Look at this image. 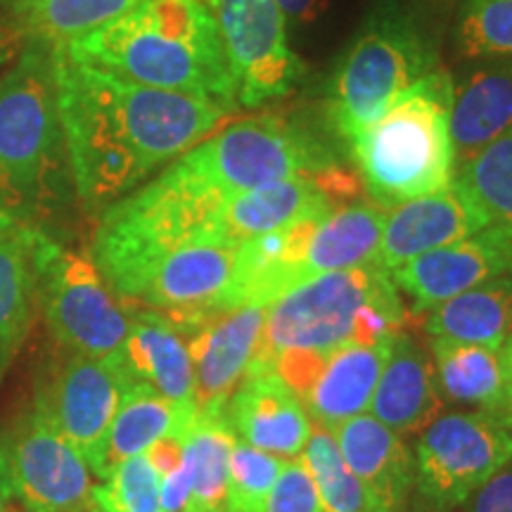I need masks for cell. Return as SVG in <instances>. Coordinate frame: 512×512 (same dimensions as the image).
I'll return each instance as SVG.
<instances>
[{"mask_svg": "<svg viewBox=\"0 0 512 512\" xmlns=\"http://www.w3.org/2000/svg\"><path fill=\"white\" fill-rule=\"evenodd\" d=\"M53 50L67 162L88 207L133 190L230 114L214 100L138 86Z\"/></svg>", "mask_w": 512, "mask_h": 512, "instance_id": "1", "label": "cell"}, {"mask_svg": "<svg viewBox=\"0 0 512 512\" xmlns=\"http://www.w3.org/2000/svg\"><path fill=\"white\" fill-rule=\"evenodd\" d=\"M117 79L214 100L238 110V86L204 0H140L136 8L60 46Z\"/></svg>", "mask_w": 512, "mask_h": 512, "instance_id": "2", "label": "cell"}, {"mask_svg": "<svg viewBox=\"0 0 512 512\" xmlns=\"http://www.w3.org/2000/svg\"><path fill=\"white\" fill-rule=\"evenodd\" d=\"M403 320L399 290L380 264L313 275L266 306L252 368H271L273 358L287 349L330 351L389 342Z\"/></svg>", "mask_w": 512, "mask_h": 512, "instance_id": "3", "label": "cell"}, {"mask_svg": "<svg viewBox=\"0 0 512 512\" xmlns=\"http://www.w3.org/2000/svg\"><path fill=\"white\" fill-rule=\"evenodd\" d=\"M453 86L456 81L444 69L427 74L349 140L351 159L375 204L392 209L453 181Z\"/></svg>", "mask_w": 512, "mask_h": 512, "instance_id": "4", "label": "cell"}, {"mask_svg": "<svg viewBox=\"0 0 512 512\" xmlns=\"http://www.w3.org/2000/svg\"><path fill=\"white\" fill-rule=\"evenodd\" d=\"M64 150L55 50L29 43L0 81V211L31 219L53 204L62 192Z\"/></svg>", "mask_w": 512, "mask_h": 512, "instance_id": "5", "label": "cell"}, {"mask_svg": "<svg viewBox=\"0 0 512 512\" xmlns=\"http://www.w3.org/2000/svg\"><path fill=\"white\" fill-rule=\"evenodd\" d=\"M437 69V48L418 19L399 5L382 3L370 12L332 76V126L351 140Z\"/></svg>", "mask_w": 512, "mask_h": 512, "instance_id": "6", "label": "cell"}, {"mask_svg": "<svg viewBox=\"0 0 512 512\" xmlns=\"http://www.w3.org/2000/svg\"><path fill=\"white\" fill-rule=\"evenodd\" d=\"M176 164L223 197L337 166L306 128L278 114L242 119L190 147Z\"/></svg>", "mask_w": 512, "mask_h": 512, "instance_id": "7", "label": "cell"}, {"mask_svg": "<svg viewBox=\"0 0 512 512\" xmlns=\"http://www.w3.org/2000/svg\"><path fill=\"white\" fill-rule=\"evenodd\" d=\"M415 484L439 508L463 505L512 460V427L486 413H451L420 432Z\"/></svg>", "mask_w": 512, "mask_h": 512, "instance_id": "8", "label": "cell"}, {"mask_svg": "<svg viewBox=\"0 0 512 512\" xmlns=\"http://www.w3.org/2000/svg\"><path fill=\"white\" fill-rule=\"evenodd\" d=\"M0 494L24 512H76L93 498L91 467L34 408L0 434Z\"/></svg>", "mask_w": 512, "mask_h": 512, "instance_id": "9", "label": "cell"}, {"mask_svg": "<svg viewBox=\"0 0 512 512\" xmlns=\"http://www.w3.org/2000/svg\"><path fill=\"white\" fill-rule=\"evenodd\" d=\"M41 306L50 335L62 349L107 361L124 349L131 309L121 306L91 256L60 249L43 278Z\"/></svg>", "mask_w": 512, "mask_h": 512, "instance_id": "10", "label": "cell"}, {"mask_svg": "<svg viewBox=\"0 0 512 512\" xmlns=\"http://www.w3.org/2000/svg\"><path fill=\"white\" fill-rule=\"evenodd\" d=\"M219 29L240 107L283 100L304 79L287 43V19L273 0H204Z\"/></svg>", "mask_w": 512, "mask_h": 512, "instance_id": "11", "label": "cell"}, {"mask_svg": "<svg viewBox=\"0 0 512 512\" xmlns=\"http://www.w3.org/2000/svg\"><path fill=\"white\" fill-rule=\"evenodd\" d=\"M131 384L119 363L72 354L36 394V411L105 479L107 434Z\"/></svg>", "mask_w": 512, "mask_h": 512, "instance_id": "12", "label": "cell"}, {"mask_svg": "<svg viewBox=\"0 0 512 512\" xmlns=\"http://www.w3.org/2000/svg\"><path fill=\"white\" fill-rule=\"evenodd\" d=\"M394 339L373 347L347 344L330 351L287 349L271 368L302 401L311 425L335 430L354 415L368 411Z\"/></svg>", "mask_w": 512, "mask_h": 512, "instance_id": "13", "label": "cell"}, {"mask_svg": "<svg viewBox=\"0 0 512 512\" xmlns=\"http://www.w3.org/2000/svg\"><path fill=\"white\" fill-rule=\"evenodd\" d=\"M505 273H512V235L505 226H489L470 238L415 256L389 275L396 290L411 297L415 311H432Z\"/></svg>", "mask_w": 512, "mask_h": 512, "instance_id": "14", "label": "cell"}, {"mask_svg": "<svg viewBox=\"0 0 512 512\" xmlns=\"http://www.w3.org/2000/svg\"><path fill=\"white\" fill-rule=\"evenodd\" d=\"M491 221L458 181L387 209L377 264L389 273L415 256L465 240Z\"/></svg>", "mask_w": 512, "mask_h": 512, "instance_id": "15", "label": "cell"}, {"mask_svg": "<svg viewBox=\"0 0 512 512\" xmlns=\"http://www.w3.org/2000/svg\"><path fill=\"white\" fill-rule=\"evenodd\" d=\"M60 249L43 230L0 211V377L27 337Z\"/></svg>", "mask_w": 512, "mask_h": 512, "instance_id": "16", "label": "cell"}, {"mask_svg": "<svg viewBox=\"0 0 512 512\" xmlns=\"http://www.w3.org/2000/svg\"><path fill=\"white\" fill-rule=\"evenodd\" d=\"M266 306H238L216 313L190 332L197 413L228 411V403L252 368Z\"/></svg>", "mask_w": 512, "mask_h": 512, "instance_id": "17", "label": "cell"}, {"mask_svg": "<svg viewBox=\"0 0 512 512\" xmlns=\"http://www.w3.org/2000/svg\"><path fill=\"white\" fill-rule=\"evenodd\" d=\"M228 418L245 444L283 460L302 456L313 430L302 401L273 368H249L228 403Z\"/></svg>", "mask_w": 512, "mask_h": 512, "instance_id": "18", "label": "cell"}, {"mask_svg": "<svg viewBox=\"0 0 512 512\" xmlns=\"http://www.w3.org/2000/svg\"><path fill=\"white\" fill-rule=\"evenodd\" d=\"M131 382H145L164 399L195 408V375L183 332L152 309L131 311V328L114 358Z\"/></svg>", "mask_w": 512, "mask_h": 512, "instance_id": "19", "label": "cell"}, {"mask_svg": "<svg viewBox=\"0 0 512 512\" xmlns=\"http://www.w3.org/2000/svg\"><path fill=\"white\" fill-rule=\"evenodd\" d=\"M441 399L434 363L411 337L396 335L368 411L396 434H420L439 418Z\"/></svg>", "mask_w": 512, "mask_h": 512, "instance_id": "20", "label": "cell"}, {"mask_svg": "<svg viewBox=\"0 0 512 512\" xmlns=\"http://www.w3.org/2000/svg\"><path fill=\"white\" fill-rule=\"evenodd\" d=\"M512 128V60H489L453 86L451 143L456 171Z\"/></svg>", "mask_w": 512, "mask_h": 512, "instance_id": "21", "label": "cell"}, {"mask_svg": "<svg viewBox=\"0 0 512 512\" xmlns=\"http://www.w3.org/2000/svg\"><path fill=\"white\" fill-rule=\"evenodd\" d=\"M330 432L335 434L342 458L368 486L382 510L399 512L415 482V460L401 434L384 427L370 413L354 415Z\"/></svg>", "mask_w": 512, "mask_h": 512, "instance_id": "22", "label": "cell"}, {"mask_svg": "<svg viewBox=\"0 0 512 512\" xmlns=\"http://www.w3.org/2000/svg\"><path fill=\"white\" fill-rule=\"evenodd\" d=\"M332 209L337 204L313 176L285 178L228 197L221 214V235L230 245L240 247L256 235L285 228L306 216L330 214Z\"/></svg>", "mask_w": 512, "mask_h": 512, "instance_id": "23", "label": "cell"}, {"mask_svg": "<svg viewBox=\"0 0 512 512\" xmlns=\"http://www.w3.org/2000/svg\"><path fill=\"white\" fill-rule=\"evenodd\" d=\"M432 351L437 384L448 401L475 408L477 413H486L512 427L503 349L432 339Z\"/></svg>", "mask_w": 512, "mask_h": 512, "instance_id": "24", "label": "cell"}, {"mask_svg": "<svg viewBox=\"0 0 512 512\" xmlns=\"http://www.w3.org/2000/svg\"><path fill=\"white\" fill-rule=\"evenodd\" d=\"M425 330L439 342L503 349L512 337V273L434 306Z\"/></svg>", "mask_w": 512, "mask_h": 512, "instance_id": "25", "label": "cell"}, {"mask_svg": "<svg viewBox=\"0 0 512 512\" xmlns=\"http://www.w3.org/2000/svg\"><path fill=\"white\" fill-rule=\"evenodd\" d=\"M387 209L356 202L332 209L318 223L302 261V280L313 275L377 264Z\"/></svg>", "mask_w": 512, "mask_h": 512, "instance_id": "26", "label": "cell"}, {"mask_svg": "<svg viewBox=\"0 0 512 512\" xmlns=\"http://www.w3.org/2000/svg\"><path fill=\"white\" fill-rule=\"evenodd\" d=\"M195 415V408H183L164 399L150 384L131 382L121 396L119 411L107 434L105 475L112 465L145 453L159 439L183 437Z\"/></svg>", "mask_w": 512, "mask_h": 512, "instance_id": "27", "label": "cell"}, {"mask_svg": "<svg viewBox=\"0 0 512 512\" xmlns=\"http://www.w3.org/2000/svg\"><path fill=\"white\" fill-rule=\"evenodd\" d=\"M235 430L228 411H204L183 434L190 467V498L185 512H228V465L235 448Z\"/></svg>", "mask_w": 512, "mask_h": 512, "instance_id": "28", "label": "cell"}, {"mask_svg": "<svg viewBox=\"0 0 512 512\" xmlns=\"http://www.w3.org/2000/svg\"><path fill=\"white\" fill-rule=\"evenodd\" d=\"M140 0H29L10 8L15 29L31 43L67 46L136 8Z\"/></svg>", "mask_w": 512, "mask_h": 512, "instance_id": "29", "label": "cell"}, {"mask_svg": "<svg viewBox=\"0 0 512 512\" xmlns=\"http://www.w3.org/2000/svg\"><path fill=\"white\" fill-rule=\"evenodd\" d=\"M302 460L318 486L323 512H384L370 489L339 453L335 434L313 425Z\"/></svg>", "mask_w": 512, "mask_h": 512, "instance_id": "30", "label": "cell"}, {"mask_svg": "<svg viewBox=\"0 0 512 512\" xmlns=\"http://www.w3.org/2000/svg\"><path fill=\"white\" fill-rule=\"evenodd\" d=\"M470 192L491 226H512V128L453 176Z\"/></svg>", "mask_w": 512, "mask_h": 512, "instance_id": "31", "label": "cell"}, {"mask_svg": "<svg viewBox=\"0 0 512 512\" xmlns=\"http://www.w3.org/2000/svg\"><path fill=\"white\" fill-rule=\"evenodd\" d=\"M453 41L465 60H512V0H463Z\"/></svg>", "mask_w": 512, "mask_h": 512, "instance_id": "32", "label": "cell"}, {"mask_svg": "<svg viewBox=\"0 0 512 512\" xmlns=\"http://www.w3.org/2000/svg\"><path fill=\"white\" fill-rule=\"evenodd\" d=\"M93 498L105 512H164L162 477L145 453L112 465Z\"/></svg>", "mask_w": 512, "mask_h": 512, "instance_id": "33", "label": "cell"}, {"mask_svg": "<svg viewBox=\"0 0 512 512\" xmlns=\"http://www.w3.org/2000/svg\"><path fill=\"white\" fill-rule=\"evenodd\" d=\"M287 460L235 441L228 465V512H256L278 482Z\"/></svg>", "mask_w": 512, "mask_h": 512, "instance_id": "34", "label": "cell"}, {"mask_svg": "<svg viewBox=\"0 0 512 512\" xmlns=\"http://www.w3.org/2000/svg\"><path fill=\"white\" fill-rule=\"evenodd\" d=\"M256 512H323L318 486L302 456L287 460L278 482Z\"/></svg>", "mask_w": 512, "mask_h": 512, "instance_id": "35", "label": "cell"}, {"mask_svg": "<svg viewBox=\"0 0 512 512\" xmlns=\"http://www.w3.org/2000/svg\"><path fill=\"white\" fill-rule=\"evenodd\" d=\"M463 505L465 512H512V460Z\"/></svg>", "mask_w": 512, "mask_h": 512, "instance_id": "36", "label": "cell"}, {"mask_svg": "<svg viewBox=\"0 0 512 512\" xmlns=\"http://www.w3.org/2000/svg\"><path fill=\"white\" fill-rule=\"evenodd\" d=\"M145 456L150 458V463L155 465V470L159 472V477L171 475V472L178 470L185 460V451H183V437H164L152 444L145 451Z\"/></svg>", "mask_w": 512, "mask_h": 512, "instance_id": "37", "label": "cell"}, {"mask_svg": "<svg viewBox=\"0 0 512 512\" xmlns=\"http://www.w3.org/2000/svg\"><path fill=\"white\" fill-rule=\"evenodd\" d=\"M285 19H292L297 24L316 22L320 12L325 10L328 0H273Z\"/></svg>", "mask_w": 512, "mask_h": 512, "instance_id": "38", "label": "cell"}, {"mask_svg": "<svg viewBox=\"0 0 512 512\" xmlns=\"http://www.w3.org/2000/svg\"><path fill=\"white\" fill-rule=\"evenodd\" d=\"M503 361H505V373H508V394H510V420H512V337L503 347Z\"/></svg>", "mask_w": 512, "mask_h": 512, "instance_id": "39", "label": "cell"}, {"mask_svg": "<svg viewBox=\"0 0 512 512\" xmlns=\"http://www.w3.org/2000/svg\"><path fill=\"white\" fill-rule=\"evenodd\" d=\"M76 512H105V510H102V508H100V505H98V503H95V498H91V501H88L86 505H83V508H81V510H76Z\"/></svg>", "mask_w": 512, "mask_h": 512, "instance_id": "40", "label": "cell"}, {"mask_svg": "<svg viewBox=\"0 0 512 512\" xmlns=\"http://www.w3.org/2000/svg\"><path fill=\"white\" fill-rule=\"evenodd\" d=\"M0 512H12L10 505H8V498L0 494Z\"/></svg>", "mask_w": 512, "mask_h": 512, "instance_id": "41", "label": "cell"}, {"mask_svg": "<svg viewBox=\"0 0 512 512\" xmlns=\"http://www.w3.org/2000/svg\"><path fill=\"white\" fill-rule=\"evenodd\" d=\"M8 3V8H15V5H22V3H29V0H5Z\"/></svg>", "mask_w": 512, "mask_h": 512, "instance_id": "42", "label": "cell"}, {"mask_svg": "<svg viewBox=\"0 0 512 512\" xmlns=\"http://www.w3.org/2000/svg\"><path fill=\"white\" fill-rule=\"evenodd\" d=\"M505 228H508V230H510V235H512V226H505Z\"/></svg>", "mask_w": 512, "mask_h": 512, "instance_id": "43", "label": "cell"}]
</instances>
